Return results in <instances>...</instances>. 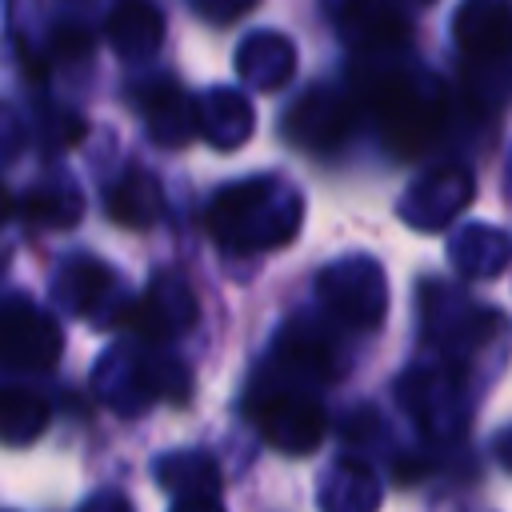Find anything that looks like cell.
Segmentation results:
<instances>
[{
	"mask_svg": "<svg viewBox=\"0 0 512 512\" xmlns=\"http://www.w3.org/2000/svg\"><path fill=\"white\" fill-rule=\"evenodd\" d=\"M44 404L36 396H24V392H4L0 396V436L4 440H32L44 424Z\"/></svg>",
	"mask_w": 512,
	"mask_h": 512,
	"instance_id": "cell-1",
	"label": "cell"
}]
</instances>
